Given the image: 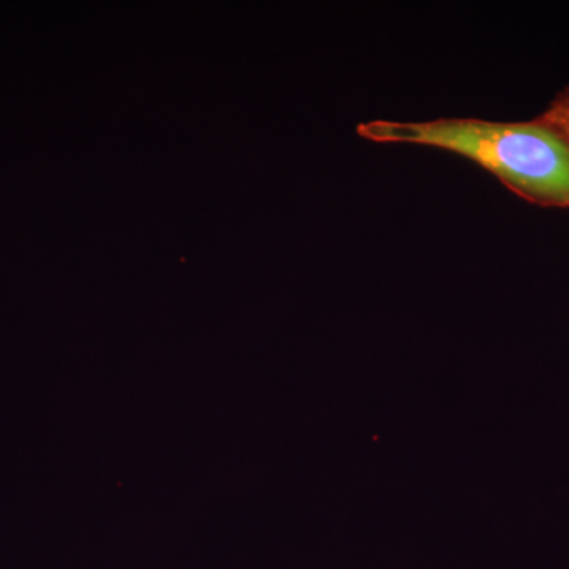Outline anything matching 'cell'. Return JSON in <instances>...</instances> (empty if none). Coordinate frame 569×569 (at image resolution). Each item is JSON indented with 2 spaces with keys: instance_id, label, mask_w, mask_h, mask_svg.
<instances>
[{
  "instance_id": "obj_1",
  "label": "cell",
  "mask_w": 569,
  "mask_h": 569,
  "mask_svg": "<svg viewBox=\"0 0 569 569\" xmlns=\"http://www.w3.org/2000/svg\"><path fill=\"white\" fill-rule=\"evenodd\" d=\"M359 137L458 153L496 176L511 192L542 208H569V138L548 119L496 122L473 118L370 121Z\"/></svg>"
},
{
  "instance_id": "obj_2",
  "label": "cell",
  "mask_w": 569,
  "mask_h": 569,
  "mask_svg": "<svg viewBox=\"0 0 569 569\" xmlns=\"http://www.w3.org/2000/svg\"><path fill=\"white\" fill-rule=\"evenodd\" d=\"M542 118L548 119L553 126L559 127L561 132L569 138V86L556 99L550 102L548 110L542 112Z\"/></svg>"
}]
</instances>
